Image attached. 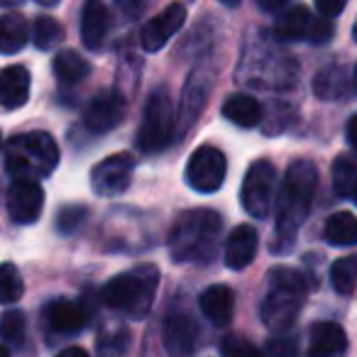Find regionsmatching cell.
Here are the masks:
<instances>
[{
    "mask_svg": "<svg viewBox=\"0 0 357 357\" xmlns=\"http://www.w3.org/2000/svg\"><path fill=\"white\" fill-rule=\"evenodd\" d=\"M318 189V169L311 159H296L289 167L277 194V225H274L272 250L279 255L289 252L296 243V233L308 218L313 196Z\"/></svg>",
    "mask_w": 357,
    "mask_h": 357,
    "instance_id": "6da1fadb",
    "label": "cell"
},
{
    "mask_svg": "<svg viewBox=\"0 0 357 357\" xmlns=\"http://www.w3.org/2000/svg\"><path fill=\"white\" fill-rule=\"evenodd\" d=\"M326 243L335 245V248H350L357 245V215L347 213V211H337L326 220Z\"/></svg>",
    "mask_w": 357,
    "mask_h": 357,
    "instance_id": "44dd1931",
    "label": "cell"
},
{
    "mask_svg": "<svg viewBox=\"0 0 357 357\" xmlns=\"http://www.w3.org/2000/svg\"><path fill=\"white\" fill-rule=\"evenodd\" d=\"M223 357H264L248 337L228 335L223 340Z\"/></svg>",
    "mask_w": 357,
    "mask_h": 357,
    "instance_id": "1f68e13d",
    "label": "cell"
},
{
    "mask_svg": "<svg viewBox=\"0 0 357 357\" xmlns=\"http://www.w3.org/2000/svg\"><path fill=\"white\" fill-rule=\"evenodd\" d=\"M184 20H186L184 6H178V3H172V6H167L157 17H152V20L144 25V30H142V47L147 52H159L169 40H172L174 35H176L178 30H181Z\"/></svg>",
    "mask_w": 357,
    "mask_h": 357,
    "instance_id": "5bb4252c",
    "label": "cell"
},
{
    "mask_svg": "<svg viewBox=\"0 0 357 357\" xmlns=\"http://www.w3.org/2000/svg\"><path fill=\"white\" fill-rule=\"evenodd\" d=\"M355 89H357V66H355Z\"/></svg>",
    "mask_w": 357,
    "mask_h": 357,
    "instance_id": "f6af8a7d",
    "label": "cell"
},
{
    "mask_svg": "<svg viewBox=\"0 0 357 357\" xmlns=\"http://www.w3.org/2000/svg\"><path fill=\"white\" fill-rule=\"evenodd\" d=\"M22 291H25V284H22L15 264H0V303H15L22 296Z\"/></svg>",
    "mask_w": 357,
    "mask_h": 357,
    "instance_id": "f1b7e54d",
    "label": "cell"
},
{
    "mask_svg": "<svg viewBox=\"0 0 357 357\" xmlns=\"http://www.w3.org/2000/svg\"><path fill=\"white\" fill-rule=\"evenodd\" d=\"M54 74L61 84L74 86L91 74V64L74 50H64L54 56Z\"/></svg>",
    "mask_w": 357,
    "mask_h": 357,
    "instance_id": "603a6c76",
    "label": "cell"
},
{
    "mask_svg": "<svg viewBox=\"0 0 357 357\" xmlns=\"http://www.w3.org/2000/svg\"><path fill=\"white\" fill-rule=\"evenodd\" d=\"M313 91H316L321 98H340L345 93V76H342L340 66H331V69L321 71L313 81Z\"/></svg>",
    "mask_w": 357,
    "mask_h": 357,
    "instance_id": "83f0119b",
    "label": "cell"
},
{
    "mask_svg": "<svg viewBox=\"0 0 357 357\" xmlns=\"http://www.w3.org/2000/svg\"><path fill=\"white\" fill-rule=\"evenodd\" d=\"M110 32V10L100 0H86L81 10V37L89 50H100Z\"/></svg>",
    "mask_w": 357,
    "mask_h": 357,
    "instance_id": "9a60e30c",
    "label": "cell"
},
{
    "mask_svg": "<svg viewBox=\"0 0 357 357\" xmlns=\"http://www.w3.org/2000/svg\"><path fill=\"white\" fill-rule=\"evenodd\" d=\"M56 357H89V352L84 350V347H66V350H61Z\"/></svg>",
    "mask_w": 357,
    "mask_h": 357,
    "instance_id": "f35d334b",
    "label": "cell"
},
{
    "mask_svg": "<svg viewBox=\"0 0 357 357\" xmlns=\"http://www.w3.org/2000/svg\"><path fill=\"white\" fill-rule=\"evenodd\" d=\"M27 42V22L22 15H3L0 17V52L15 54Z\"/></svg>",
    "mask_w": 357,
    "mask_h": 357,
    "instance_id": "cb8c5ba5",
    "label": "cell"
},
{
    "mask_svg": "<svg viewBox=\"0 0 357 357\" xmlns=\"http://www.w3.org/2000/svg\"><path fill=\"white\" fill-rule=\"evenodd\" d=\"M259 235L252 225H238L225 240V267L245 269L257 255Z\"/></svg>",
    "mask_w": 357,
    "mask_h": 357,
    "instance_id": "2e32d148",
    "label": "cell"
},
{
    "mask_svg": "<svg viewBox=\"0 0 357 357\" xmlns=\"http://www.w3.org/2000/svg\"><path fill=\"white\" fill-rule=\"evenodd\" d=\"M25 331H27V321L22 311H8L0 318V337L8 342V345H22L25 340Z\"/></svg>",
    "mask_w": 357,
    "mask_h": 357,
    "instance_id": "f546056e",
    "label": "cell"
},
{
    "mask_svg": "<svg viewBox=\"0 0 357 357\" xmlns=\"http://www.w3.org/2000/svg\"><path fill=\"white\" fill-rule=\"evenodd\" d=\"M135 174V159L125 152L100 159L91 172V189L98 196H118L128 191Z\"/></svg>",
    "mask_w": 357,
    "mask_h": 357,
    "instance_id": "30bf717a",
    "label": "cell"
},
{
    "mask_svg": "<svg viewBox=\"0 0 357 357\" xmlns=\"http://www.w3.org/2000/svg\"><path fill=\"white\" fill-rule=\"evenodd\" d=\"M223 6H228V8H235V6H240V0H220Z\"/></svg>",
    "mask_w": 357,
    "mask_h": 357,
    "instance_id": "60d3db41",
    "label": "cell"
},
{
    "mask_svg": "<svg viewBox=\"0 0 357 357\" xmlns=\"http://www.w3.org/2000/svg\"><path fill=\"white\" fill-rule=\"evenodd\" d=\"M223 220L215 211H186L169 233V252L174 262H206L213 257Z\"/></svg>",
    "mask_w": 357,
    "mask_h": 357,
    "instance_id": "7a4b0ae2",
    "label": "cell"
},
{
    "mask_svg": "<svg viewBox=\"0 0 357 357\" xmlns=\"http://www.w3.org/2000/svg\"><path fill=\"white\" fill-rule=\"evenodd\" d=\"M8 213L15 223L30 225L40 218L42 208H45V191L37 181H27V178H15L8 186L6 196Z\"/></svg>",
    "mask_w": 357,
    "mask_h": 357,
    "instance_id": "8fae6325",
    "label": "cell"
},
{
    "mask_svg": "<svg viewBox=\"0 0 357 357\" xmlns=\"http://www.w3.org/2000/svg\"><path fill=\"white\" fill-rule=\"evenodd\" d=\"M352 37H355V42H357V20H355V27H352Z\"/></svg>",
    "mask_w": 357,
    "mask_h": 357,
    "instance_id": "ee69618b",
    "label": "cell"
},
{
    "mask_svg": "<svg viewBox=\"0 0 357 357\" xmlns=\"http://www.w3.org/2000/svg\"><path fill=\"white\" fill-rule=\"evenodd\" d=\"M345 132H347V142H350L352 147L357 149V115H352V118L347 120V128H345Z\"/></svg>",
    "mask_w": 357,
    "mask_h": 357,
    "instance_id": "74e56055",
    "label": "cell"
},
{
    "mask_svg": "<svg viewBox=\"0 0 357 357\" xmlns=\"http://www.w3.org/2000/svg\"><path fill=\"white\" fill-rule=\"evenodd\" d=\"M0 3H6V6H15V3H20V0H0Z\"/></svg>",
    "mask_w": 357,
    "mask_h": 357,
    "instance_id": "7bdbcfd3",
    "label": "cell"
},
{
    "mask_svg": "<svg viewBox=\"0 0 357 357\" xmlns=\"http://www.w3.org/2000/svg\"><path fill=\"white\" fill-rule=\"evenodd\" d=\"M32 37H35L37 50H54L64 40V27L54 17H37L35 27H32Z\"/></svg>",
    "mask_w": 357,
    "mask_h": 357,
    "instance_id": "4316f807",
    "label": "cell"
},
{
    "mask_svg": "<svg viewBox=\"0 0 357 357\" xmlns=\"http://www.w3.org/2000/svg\"><path fill=\"white\" fill-rule=\"evenodd\" d=\"M86 206H64L56 215V230L64 235H71L76 228H81V223L86 220Z\"/></svg>",
    "mask_w": 357,
    "mask_h": 357,
    "instance_id": "4dcf8cb0",
    "label": "cell"
},
{
    "mask_svg": "<svg viewBox=\"0 0 357 357\" xmlns=\"http://www.w3.org/2000/svg\"><path fill=\"white\" fill-rule=\"evenodd\" d=\"M45 318L52 331L79 333L89 323V311H86L84 303L69 301V298H56L45 308Z\"/></svg>",
    "mask_w": 357,
    "mask_h": 357,
    "instance_id": "e0dca14e",
    "label": "cell"
},
{
    "mask_svg": "<svg viewBox=\"0 0 357 357\" xmlns=\"http://www.w3.org/2000/svg\"><path fill=\"white\" fill-rule=\"evenodd\" d=\"M59 164V147L47 132L15 135L6 142V169L15 178L40 181Z\"/></svg>",
    "mask_w": 357,
    "mask_h": 357,
    "instance_id": "3957f363",
    "label": "cell"
},
{
    "mask_svg": "<svg viewBox=\"0 0 357 357\" xmlns=\"http://www.w3.org/2000/svg\"><path fill=\"white\" fill-rule=\"evenodd\" d=\"M274 35L282 42H316L323 45L333 37V22L328 17H313L306 6H296L282 13L274 22Z\"/></svg>",
    "mask_w": 357,
    "mask_h": 357,
    "instance_id": "ba28073f",
    "label": "cell"
},
{
    "mask_svg": "<svg viewBox=\"0 0 357 357\" xmlns=\"http://www.w3.org/2000/svg\"><path fill=\"white\" fill-rule=\"evenodd\" d=\"M125 347H128V333L125 331L115 333V335H105L103 340H98L100 357H123Z\"/></svg>",
    "mask_w": 357,
    "mask_h": 357,
    "instance_id": "d6a6232c",
    "label": "cell"
},
{
    "mask_svg": "<svg viewBox=\"0 0 357 357\" xmlns=\"http://www.w3.org/2000/svg\"><path fill=\"white\" fill-rule=\"evenodd\" d=\"M115 3H118V8H120V10H123L128 17H137L139 13H142L144 8H147L149 0H115Z\"/></svg>",
    "mask_w": 357,
    "mask_h": 357,
    "instance_id": "d590c367",
    "label": "cell"
},
{
    "mask_svg": "<svg viewBox=\"0 0 357 357\" xmlns=\"http://www.w3.org/2000/svg\"><path fill=\"white\" fill-rule=\"evenodd\" d=\"M174 123H176V115H174L169 93L164 89L154 91L144 105L142 125L137 130V147L147 154L162 152L174 137Z\"/></svg>",
    "mask_w": 357,
    "mask_h": 357,
    "instance_id": "8992f818",
    "label": "cell"
},
{
    "mask_svg": "<svg viewBox=\"0 0 357 357\" xmlns=\"http://www.w3.org/2000/svg\"><path fill=\"white\" fill-rule=\"evenodd\" d=\"M159 284V272L152 264H142V267L132 269L113 277L103 289H100V298L108 308L123 311L132 318L147 316L152 308L154 291Z\"/></svg>",
    "mask_w": 357,
    "mask_h": 357,
    "instance_id": "5b68a950",
    "label": "cell"
},
{
    "mask_svg": "<svg viewBox=\"0 0 357 357\" xmlns=\"http://www.w3.org/2000/svg\"><path fill=\"white\" fill-rule=\"evenodd\" d=\"M352 199H355V204H357V189H355V194H352Z\"/></svg>",
    "mask_w": 357,
    "mask_h": 357,
    "instance_id": "bcb514c9",
    "label": "cell"
},
{
    "mask_svg": "<svg viewBox=\"0 0 357 357\" xmlns=\"http://www.w3.org/2000/svg\"><path fill=\"white\" fill-rule=\"evenodd\" d=\"M199 306H201V313H204L213 326H228V323L233 321L235 296H233V291H230V287H225V284H213V287H208L199 296Z\"/></svg>",
    "mask_w": 357,
    "mask_h": 357,
    "instance_id": "ac0fdd59",
    "label": "cell"
},
{
    "mask_svg": "<svg viewBox=\"0 0 357 357\" xmlns=\"http://www.w3.org/2000/svg\"><path fill=\"white\" fill-rule=\"evenodd\" d=\"M274 196H277V169L269 159H257L245 174L243 191H240L245 213H250L252 218H264L272 211Z\"/></svg>",
    "mask_w": 357,
    "mask_h": 357,
    "instance_id": "52a82bcc",
    "label": "cell"
},
{
    "mask_svg": "<svg viewBox=\"0 0 357 357\" xmlns=\"http://www.w3.org/2000/svg\"><path fill=\"white\" fill-rule=\"evenodd\" d=\"M30 98V71L25 66H8L0 74V103L3 108H22Z\"/></svg>",
    "mask_w": 357,
    "mask_h": 357,
    "instance_id": "d6986e66",
    "label": "cell"
},
{
    "mask_svg": "<svg viewBox=\"0 0 357 357\" xmlns=\"http://www.w3.org/2000/svg\"><path fill=\"white\" fill-rule=\"evenodd\" d=\"M37 3H40V6H47V8H52V6H56V3H59V0H37Z\"/></svg>",
    "mask_w": 357,
    "mask_h": 357,
    "instance_id": "ab89813d",
    "label": "cell"
},
{
    "mask_svg": "<svg viewBox=\"0 0 357 357\" xmlns=\"http://www.w3.org/2000/svg\"><path fill=\"white\" fill-rule=\"evenodd\" d=\"M199 340L196 321L184 311H174L164 321V347L172 357H189Z\"/></svg>",
    "mask_w": 357,
    "mask_h": 357,
    "instance_id": "4fadbf2b",
    "label": "cell"
},
{
    "mask_svg": "<svg viewBox=\"0 0 357 357\" xmlns=\"http://www.w3.org/2000/svg\"><path fill=\"white\" fill-rule=\"evenodd\" d=\"M0 149H3V137H0Z\"/></svg>",
    "mask_w": 357,
    "mask_h": 357,
    "instance_id": "7dc6e473",
    "label": "cell"
},
{
    "mask_svg": "<svg viewBox=\"0 0 357 357\" xmlns=\"http://www.w3.org/2000/svg\"><path fill=\"white\" fill-rule=\"evenodd\" d=\"M0 357H10V352H8V347L0 345Z\"/></svg>",
    "mask_w": 357,
    "mask_h": 357,
    "instance_id": "b9f144b4",
    "label": "cell"
},
{
    "mask_svg": "<svg viewBox=\"0 0 357 357\" xmlns=\"http://www.w3.org/2000/svg\"><path fill=\"white\" fill-rule=\"evenodd\" d=\"M331 284L337 294L342 296H350L357 287V255L350 257L335 259V264L331 267Z\"/></svg>",
    "mask_w": 357,
    "mask_h": 357,
    "instance_id": "d4e9b609",
    "label": "cell"
},
{
    "mask_svg": "<svg viewBox=\"0 0 357 357\" xmlns=\"http://www.w3.org/2000/svg\"><path fill=\"white\" fill-rule=\"evenodd\" d=\"M345 6H347V0H316L318 13H321L323 17H328V20L340 15V13L345 10Z\"/></svg>",
    "mask_w": 357,
    "mask_h": 357,
    "instance_id": "e575fe53",
    "label": "cell"
},
{
    "mask_svg": "<svg viewBox=\"0 0 357 357\" xmlns=\"http://www.w3.org/2000/svg\"><path fill=\"white\" fill-rule=\"evenodd\" d=\"M257 3L264 13H277V10H282L287 3H291V0H257Z\"/></svg>",
    "mask_w": 357,
    "mask_h": 357,
    "instance_id": "8d00e7d4",
    "label": "cell"
},
{
    "mask_svg": "<svg viewBox=\"0 0 357 357\" xmlns=\"http://www.w3.org/2000/svg\"><path fill=\"white\" fill-rule=\"evenodd\" d=\"M225 174H228L225 154L213 144H201L186 164V184L199 194H213L223 186Z\"/></svg>",
    "mask_w": 357,
    "mask_h": 357,
    "instance_id": "9c48e42d",
    "label": "cell"
},
{
    "mask_svg": "<svg viewBox=\"0 0 357 357\" xmlns=\"http://www.w3.org/2000/svg\"><path fill=\"white\" fill-rule=\"evenodd\" d=\"M223 115L238 128H255L262 120V105L250 96H230L223 103Z\"/></svg>",
    "mask_w": 357,
    "mask_h": 357,
    "instance_id": "7402d4cb",
    "label": "cell"
},
{
    "mask_svg": "<svg viewBox=\"0 0 357 357\" xmlns=\"http://www.w3.org/2000/svg\"><path fill=\"white\" fill-rule=\"evenodd\" d=\"M125 118V100L115 91H100L93 96L84 113V125L91 132H108V130L118 128Z\"/></svg>",
    "mask_w": 357,
    "mask_h": 357,
    "instance_id": "7c38bea8",
    "label": "cell"
},
{
    "mask_svg": "<svg viewBox=\"0 0 357 357\" xmlns=\"http://www.w3.org/2000/svg\"><path fill=\"white\" fill-rule=\"evenodd\" d=\"M298 350L296 340L294 337H272L267 342V352L272 357H294Z\"/></svg>",
    "mask_w": 357,
    "mask_h": 357,
    "instance_id": "836d02e7",
    "label": "cell"
},
{
    "mask_svg": "<svg viewBox=\"0 0 357 357\" xmlns=\"http://www.w3.org/2000/svg\"><path fill=\"white\" fill-rule=\"evenodd\" d=\"M347 335L337 323L321 321L311 328V347H308V357H333L345 352Z\"/></svg>",
    "mask_w": 357,
    "mask_h": 357,
    "instance_id": "ffe728a7",
    "label": "cell"
},
{
    "mask_svg": "<svg viewBox=\"0 0 357 357\" xmlns=\"http://www.w3.org/2000/svg\"><path fill=\"white\" fill-rule=\"evenodd\" d=\"M308 284L301 272L277 267L269 272V291L262 301V321L269 331H287L301 313Z\"/></svg>",
    "mask_w": 357,
    "mask_h": 357,
    "instance_id": "277c9868",
    "label": "cell"
},
{
    "mask_svg": "<svg viewBox=\"0 0 357 357\" xmlns=\"http://www.w3.org/2000/svg\"><path fill=\"white\" fill-rule=\"evenodd\" d=\"M333 186L340 199H350L357 189V167L350 159H335L333 164Z\"/></svg>",
    "mask_w": 357,
    "mask_h": 357,
    "instance_id": "484cf974",
    "label": "cell"
}]
</instances>
